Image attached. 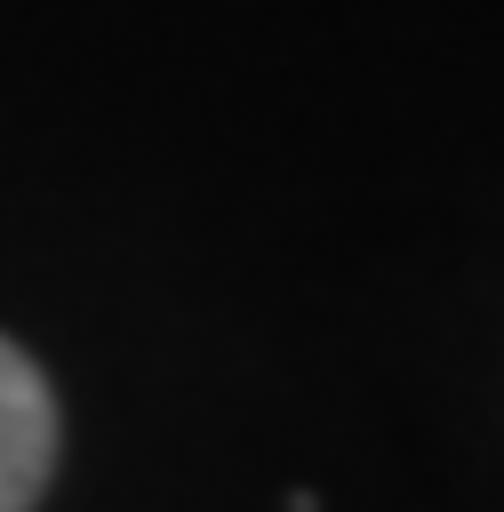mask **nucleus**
<instances>
[{
	"label": "nucleus",
	"mask_w": 504,
	"mask_h": 512,
	"mask_svg": "<svg viewBox=\"0 0 504 512\" xmlns=\"http://www.w3.org/2000/svg\"><path fill=\"white\" fill-rule=\"evenodd\" d=\"M56 464V400L40 368L0 336V512H32Z\"/></svg>",
	"instance_id": "obj_1"
}]
</instances>
